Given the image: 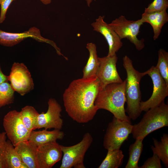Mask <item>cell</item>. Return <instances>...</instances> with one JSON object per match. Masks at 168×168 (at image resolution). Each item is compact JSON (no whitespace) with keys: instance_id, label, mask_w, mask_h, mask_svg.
<instances>
[{"instance_id":"obj_24","label":"cell","mask_w":168,"mask_h":168,"mask_svg":"<svg viewBox=\"0 0 168 168\" xmlns=\"http://www.w3.org/2000/svg\"><path fill=\"white\" fill-rule=\"evenodd\" d=\"M21 120L25 127L29 130H35V127L39 114L33 107L27 105L20 111Z\"/></svg>"},{"instance_id":"obj_4","label":"cell","mask_w":168,"mask_h":168,"mask_svg":"<svg viewBox=\"0 0 168 168\" xmlns=\"http://www.w3.org/2000/svg\"><path fill=\"white\" fill-rule=\"evenodd\" d=\"M168 126V105L164 102L146 112L141 120L133 125L131 133L136 139L144 138L154 131Z\"/></svg>"},{"instance_id":"obj_25","label":"cell","mask_w":168,"mask_h":168,"mask_svg":"<svg viewBox=\"0 0 168 168\" xmlns=\"http://www.w3.org/2000/svg\"><path fill=\"white\" fill-rule=\"evenodd\" d=\"M15 91L8 81L0 84V108L13 103Z\"/></svg>"},{"instance_id":"obj_14","label":"cell","mask_w":168,"mask_h":168,"mask_svg":"<svg viewBox=\"0 0 168 168\" xmlns=\"http://www.w3.org/2000/svg\"><path fill=\"white\" fill-rule=\"evenodd\" d=\"M104 16H100L95 21L91 23L94 30L102 35L109 46L108 56L116 54L123 46L121 40L112 28L104 20Z\"/></svg>"},{"instance_id":"obj_6","label":"cell","mask_w":168,"mask_h":168,"mask_svg":"<svg viewBox=\"0 0 168 168\" xmlns=\"http://www.w3.org/2000/svg\"><path fill=\"white\" fill-rule=\"evenodd\" d=\"M132 127L131 123L119 119L114 116L104 135V147L107 150L120 149L131 133Z\"/></svg>"},{"instance_id":"obj_15","label":"cell","mask_w":168,"mask_h":168,"mask_svg":"<svg viewBox=\"0 0 168 168\" xmlns=\"http://www.w3.org/2000/svg\"><path fill=\"white\" fill-rule=\"evenodd\" d=\"M63 154L61 145L56 141L38 147L39 168H51L61 159Z\"/></svg>"},{"instance_id":"obj_7","label":"cell","mask_w":168,"mask_h":168,"mask_svg":"<svg viewBox=\"0 0 168 168\" xmlns=\"http://www.w3.org/2000/svg\"><path fill=\"white\" fill-rule=\"evenodd\" d=\"M143 23L141 19L135 21L128 20L124 16L121 15L109 24L121 40L127 39L135 45L136 49L140 51L145 47L144 40H139L137 36Z\"/></svg>"},{"instance_id":"obj_27","label":"cell","mask_w":168,"mask_h":168,"mask_svg":"<svg viewBox=\"0 0 168 168\" xmlns=\"http://www.w3.org/2000/svg\"><path fill=\"white\" fill-rule=\"evenodd\" d=\"M168 7V0H154L147 8L144 12L150 13L166 10Z\"/></svg>"},{"instance_id":"obj_10","label":"cell","mask_w":168,"mask_h":168,"mask_svg":"<svg viewBox=\"0 0 168 168\" xmlns=\"http://www.w3.org/2000/svg\"><path fill=\"white\" fill-rule=\"evenodd\" d=\"M8 81L15 91L23 96L33 89L34 83L30 73L23 63L14 62Z\"/></svg>"},{"instance_id":"obj_31","label":"cell","mask_w":168,"mask_h":168,"mask_svg":"<svg viewBox=\"0 0 168 168\" xmlns=\"http://www.w3.org/2000/svg\"><path fill=\"white\" fill-rule=\"evenodd\" d=\"M6 81H8V76L5 75L2 72L0 64V84Z\"/></svg>"},{"instance_id":"obj_33","label":"cell","mask_w":168,"mask_h":168,"mask_svg":"<svg viewBox=\"0 0 168 168\" xmlns=\"http://www.w3.org/2000/svg\"><path fill=\"white\" fill-rule=\"evenodd\" d=\"M93 0L95 1L96 0H86L87 5L88 7H90L91 4Z\"/></svg>"},{"instance_id":"obj_1","label":"cell","mask_w":168,"mask_h":168,"mask_svg":"<svg viewBox=\"0 0 168 168\" xmlns=\"http://www.w3.org/2000/svg\"><path fill=\"white\" fill-rule=\"evenodd\" d=\"M100 89L96 77L72 81L63 95L64 105L68 116L79 123L92 120L98 110L94 102Z\"/></svg>"},{"instance_id":"obj_17","label":"cell","mask_w":168,"mask_h":168,"mask_svg":"<svg viewBox=\"0 0 168 168\" xmlns=\"http://www.w3.org/2000/svg\"><path fill=\"white\" fill-rule=\"evenodd\" d=\"M141 19L143 23L151 25L153 31V40H156L160 36L163 26L168 21V14L166 10L150 13L144 12Z\"/></svg>"},{"instance_id":"obj_13","label":"cell","mask_w":168,"mask_h":168,"mask_svg":"<svg viewBox=\"0 0 168 168\" xmlns=\"http://www.w3.org/2000/svg\"><path fill=\"white\" fill-rule=\"evenodd\" d=\"M29 38L38 42L49 44L55 48L57 54L61 53L60 49L55 43L53 41L43 37L39 29L36 27H32L28 30L19 33L8 32L0 30V44L4 46L12 47Z\"/></svg>"},{"instance_id":"obj_12","label":"cell","mask_w":168,"mask_h":168,"mask_svg":"<svg viewBox=\"0 0 168 168\" xmlns=\"http://www.w3.org/2000/svg\"><path fill=\"white\" fill-rule=\"evenodd\" d=\"M48 109L46 112L39 114L36 120L35 129L44 128L61 130L63 125L61 118L62 110L60 105L54 98H50L48 102Z\"/></svg>"},{"instance_id":"obj_16","label":"cell","mask_w":168,"mask_h":168,"mask_svg":"<svg viewBox=\"0 0 168 168\" xmlns=\"http://www.w3.org/2000/svg\"><path fill=\"white\" fill-rule=\"evenodd\" d=\"M14 147L22 161L28 168H39L37 146L27 140L19 143Z\"/></svg>"},{"instance_id":"obj_11","label":"cell","mask_w":168,"mask_h":168,"mask_svg":"<svg viewBox=\"0 0 168 168\" xmlns=\"http://www.w3.org/2000/svg\"><path fill=\"white\" fill-rule=\"evenodd\" d=\"M99 64L96 76L99 81L101 89L112 83H122L123 81L117 70L118 58L116 54L99 57Z\"/></svg>"},{"instance_id":"obj_22","label":"cell","mask_w":168,"mask_h":168,"mask_svg":"<svg viewBox=\"0 0 168 168\" xmlns=\"http://www.w3.org/2000/svg\"><path fill=\"white\" fill-rule=\"evenodd\" d=\"M105 158L98 168H118L121 166L124 155L120 149L108 150Z\"/></svg>"},{"instance_id":"obj_29","label":"cell","mask_w":168,"mask_h":168,"mask_svg":"<svg viewBox=\"0 0 168 168\" xmlns=\"http://www.w3.org/2000/svg\"><path fill=\"white\" fill-rule=\"evenodd\" d=\"M161 161L158 156L153 153L152 156L148 158L139 168H161Z\"/></svg>"},{"instance_id":"obj_20","label":"cell","mask_w":168,"mask_h":168,"mask_svg":"<svg viewBox=\"0 0 168 168\" xmlns=\"http://www.w3.org/2000/svg\"><path fill=\"white\" fill-rule=\"evenodd\" d=\"M154 146H152L151 149L153 154L157 155L162 161L166 168L168 167V135L163 134L161 137V141H158L153 138Z\"/></svg>"},{"instance_id":"obj_28","label":"cell","mask_w":168,"mask_h":168,"mask_svg":"<svg viewBox=\"0 0 168 168\" xmlns=\"http://www.w3.org/2000/svg\"><path fill=\"white\" fill-rule=\"evenodd\" d=\"M7 138L5 132L0 133V168H7L5 159Z\"/></svg>"},{"instance_id":"obj_30","label":"cell","mask_w":168,"mask_h":168,"mask_svg":"<svg viewBox=\"0 0 168 168\" xmlns=\"http://www.w3.org/2000/svg\"><path fill=\"white\" fill-rule=\"evenodd\" d=\"M15 0H0V23H3L5 20L7 9L12 2Z\"/></svg>"},{"instance_id":"obj_18","label":"cell","mask_w":168,"mask_h":168,"mask_svg":"<svg viewBox=\"0 0 168 168\" xmlns=\"http://www.w3.org/2000/svg\"><path fill=\"white\" fill-rule=\"evenodd\" d=\"M64 136V132L60 130L54 129L48 131L44 129L42 130L32 131L28 140L38 147L58 140H61Z\"/></svg>"},{"instance_id":"obj_9","label":"cell","mask_w":168,"mask_h":168,"mask_svg":"<svg viewBox=\"0 0 168 168\" xmlns=\"http://www.w3.org/2000/svg\"><path fill=\"white\" fill-rule=\"evenodd\" d=\"M147 75L151 78L153 84L152 96L147 100L141 101L140 106L141 111H147L150 109L160 105L164 102L168 96V85L161 76L155 66H152L146 71Z\"/></svg>"},{"instance_id":"obj_19","label":"cell","mask_w":168,"mask_h":168,"mask_svg":"<svg viewBox=\"0 0 168 168\" xmlns=\"http://www.w3.org/2000/svg\"><path fill=\"white\" fill-rule=\"evenodd\" d=\"M86 48L89 52V57L86 64L83 70V75L82 78L88 79L96 76L98 69L99 61L97 55L96 45L92 42L86 44Z\"/></svg>"},{"instance_id":"obj_2","label":"cell","mask_w":168,"mask_h":168,"mask_svg":"<svg viewBox=\"0 0 168 168\" xmlns=\"http://www.w3.org/2000/svg\"><path fill=\"white\" fill-rule=\"evenodd\" d=\"M126 82L125 79L122 83H110L100 89L94 104L98 110H106L118 119L131 123L124 109Z\"/></svg>"},{"instance_id":"obj_21","label":"cell","mask_w":168,"mask_h":168,"mask_svg":"<svg viewBox=\"0 0 168 168\" xmlns=\"http://www.w3.org/2000/svg\"><path fill=\"white\" fill-rule=\"evenodd\" d=\"M5 159L7 168H28L24 163L9 140L7 141Z\"/></svg>"},{"instance_id":"obj_3","label":"cell","mask_w":168,"mask_h":168,"mask_svg":"<svg viewBox=\"0 0 168 168\" xmlns=\"http://www.w3.org/2000/svg\"><path fill=\"white\" fill-rule=\"evenodd\" d=\"M123 60L127 73L125 96L127 105L125 111L131 119L135 120L142 112L140 106L141 99L140 82L142 78L147 75V72L146 71L139 72L136 70L132 60L127 55L123 57Z\"/></svg>"},{"instance_id":"obj_32","label":"cell","mask_w":168,"mask_h":168,"mask_svg":"<svg viewBox=\"0 0 168 168\" xmlns=\"http://www.w3.org/2000/svg\"><path fill=\"white\" fill-rule=\"evenodd\" d=\"M44 4L47 5L49 4L51 2L52 0H40Z\"/></svg>"},{"instance_id":"obj_8","label":"cell","mask_w":168,"mask_h":168,"mask_svg":"<svg viewBox=\"0 0 168 168\" xmlns=\"http://www.w3.org/2000/svg\"><path fill=\"white\" fill-rule=\"evenodd\" d=\"M3 126L7 137L14 147L28 140L31 131L25 126L20 111L14 110L8 112L3 118Z\"/></svg>"},{"instance_id":"obj_23","label":"cell","mask_w":168,"mask_h":168,"mask_svg":"<svg viewBox=\"0 0 168 168\" xmlns=\"http://www.w3.org/2000/svg\"><path fill=\"white\" fill-rule=\"evenodd\" d=\"M144 138H138L131 144L129 148V158L125 168H139L138 163L142 153Z\"/></svg>"},{"instance_id":"obj_26","label":"cell","mask_w":168,"mask_h":168,"mask_svg":"<svg viewBox=\"0 0 168 168\" xmlns=\"http://www.w3.org/2000/svg\"><path fill=\"white\" fill-rule=\"evenodd\" d=\"M158 55V62L155 67L168 85V52L161 49L159 50Z\"/></svg>"},{"instance_id":"obj_5","label":"cell","mask_w":168,"mask_h":168,"mask_svg":"<svg viewBox=\"0 0 168 168\" xmlns=\"http://www.w3.org/2000/svg\"><path fill=\"white\" fill-rule=\"evenodd\" d=\"M93 138L89 132L86 133L82 140L70 146L61 145L63 153L60 168H85L84 160L85 154L93 142Z\"/></svg>"}]
</instances>
